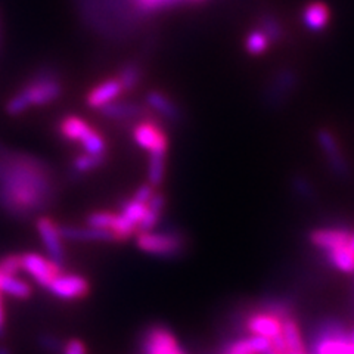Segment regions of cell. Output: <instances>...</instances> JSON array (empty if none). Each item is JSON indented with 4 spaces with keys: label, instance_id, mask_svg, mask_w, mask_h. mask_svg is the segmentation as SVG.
I'll return each instance as SVG.
<instances>
[{
    "label": "cell",
    "instance_id": "cell-1",
    "mask_svg": "<svg viewBox=\"0 0 354 354\" xmlns=\"http://www.w3.org/2000/svg\"><path fill=\"white\" fill-rule=\"evenodd\" d=\"M57 185L49 165L27 153L0 155V208L27 218L55 199Z\"/></svg>",
    "mask_w": 354,
    "mask_h": 354
},
{
    "label": "cell",
    "instance_id": "cell-2",
    "mask_svg": "<svg viewBox=\"0 0 354 354\" xmlns=\"http://www.w3.org/2000/svg\"><path fill=\"white\" fill-rule=\"evenodd\" d=\"M62 95V83L57 70L41 68L9 99L6 111L9 115H19L30 106H43L57 101Z\"/></svg>",
    "mask_w": 354,
    "mask_h": 354
},
{
    "label": "cell",
    "instance_id": "cell-3",
    "mask_svg": "<svg viewBox=\"0 0 354 354\" xmlns=\"http://www.w3.org/2000/svg\"><path fill=\"white\" fill-rule=\"evenodd\" d=\"M136 242L142 251L162 259H174L186 248V239L177 230L139 232Z\"/></svg>",
    "mask_w": 354,
    "mask_h": 354
},
{
    "label": "cell",
    "instance_id": "cell-4",
    "mask_svg": "<svg viewBox=\"0 0 354 354\" xmlns=\"http://www.w3.org/2000/svg\"><path fill=\"white\" fill-rule=\"evenodd\" d=\"M283 320L285 319L279 317L278 315L269 312L268 308L259 306L243 316L242 325L250 335H259L272 341L282 334Z\"/></svg>",
    "mask_w": 354,
    "mask_h": 354
},
{
    "label": "cell",
    "instance_id": "cell-5",
    "mask_svg": "<svg viewBox=\"0 0 354 354\" xmlns=\"http://www.w3.org/2000/svg\"><path fill=\"white\" fill-rule=\"evenodd\" d=\"M21 269L36 281L44 290L62 273V264L41 257L40 254H21Z\"/></svg>",
    "mask_w": 354,
    "mask_h": 354
},
{
    "label": "cell",
    "instance_id": "cell-6",
    "mask_svg": "<svg viewBox=\"0 0 354 354\" xmlns=\"http://www.w3.org/2000/svg\"><path fill=\"white\" fill-rule=\"evenodd\" d=\"M133 140L149 153L167 152V135L162 127L152 118H142V121L133 127Z\"/></svg>",
    "mask_w": 354,
    "mask_h": 354
},
{
    "label": "cell",
    "instance_id": "cell-7",
    "mask_svg": "<svg viewBox=\"0 0 354 354\" xmlns=\"http://www.w3.org/2000/svg\"><path fill=\"white\" fill-rule=\"evenodd\" d=\"M142 354H186L173 332L165 326L153 325L143 332Z\"/></svg>",
    "mask_w": 354,
    "mask_h": 354
},
{
    "label": "cell",
    "instance_id": "cell-8",
    "mask_svg": "<svg viewBox=\"0 0 354 354\" xmlns=\"http://www.w3.org/2000/svg\"><path fill=\"white\" fill-rule=\"evenodd\" d=\"M48 291L61 300H77V298H82L88 292V282L80 274H66L62 272L49 285Z\"/></svg>",
    "mask_w": 354,
    "mask_h": 354
},
{
    "label": "cell",
    "instance_id": "cell-9",
    "mask_svg": "<svg viewBox=\"0 0 354 354\" xmlns=\"http://www.w3.org/2000/svg\"><path fill=\"white\" fill-rule=\"evenodd\" d=\"M36 227L44 248H46V251L49 252L50 260L62 264L65 259V251L62 247L59 225L55 223L50 217H40L37 220Z\"/></svg>",
    "mask_w": 354,
    "mask_h": 354
},
{
    "label": "cell",
    "instance_id": "cell-10",
    "mask_svg": "<svg viewBox=\"0 0 354 354\" xmlns=\"http://www.w3.org/2000/svg\"><path fill=\"white\" fill-rule=\"evenodd\" d=\"M317 138H319L320 148H322L324 153L326 155L328 162L332 167V170H334V173L338 176H342V177L347 176L350 171L348 162L346 161L344 155H342L341 147H339L338 140L335 139V136L332 135L330 131L322 129V130H319Z\"/></svg>",
    "mask_w": 354,
    "mask_h": 354
},
{
    "label": "cell",
    "instance_id": "cell-11",
    "mask_svg": "<svg viewBox=\"0 0 354 354\" xmlns=\"http://www.w3.org/2000/svg\"><path fill=\"white\" fill-rule=\"evenodd\" d=\"M270 351L272 344L268 338L248 335L225 342L218 354H269Z\"/></svg>",
    "mask_w": 354,
    "mask_h": 354
},
{
    "label": "cell",
    "instance_id": "cell-12",
    "mask_svg": "<svg viewBox=\"0 0 354 354\" xmlns=\"http://www.w3.org/2000/svg\"><path fill=\"white\" fill-rule=\"evenodd\" d=\"M123 93V86H121L118 77H111L96 84L86 96V104L91 108L101 109L102 106L114 102L115 99Z\"/></svg>",
    "mask_w": 354,
    "mask_h": 354
},
{
    "label": "cell",
    "instance_id": "cell-13",
    "mask_svg": "<svg viewBox=\"0 0 354 354\" xmlns=\"http://www.w3.org/2000/svg\"><path fill=\"white\" fill-rule=\"evenodd\" d=\"M58 130H59V136L64 140L80 143V145H83L84 140L91 136L96 129L92 127L84 118L79 115H66L61 118Z\"/></svg>",
    "mask_w": 354,
    "mask_h": 354
},
{
    "label": "cell",
    "instance_id": "cell-14",
    "mask_svg": "<svg viewBox=\"0 0 354 354\" xmlns=\"http://www.w3.org/2000/svg\"><path fill=\"white\" fill-rule=\"evenodd\" d=\"M353 232L347 229H337V227H329V229H317L310 234V241L315 247L324 250L325 252L329 250H334L342 243L348 242Z\"/></svg>",
    "mask_w": 354,
    "mask_h": 354
},
{
    "label": "cell",
    "instance_id": "cell-15",
    "mask_svg": "<svg viewBox=\"0 0 354 354\" xmlns=\"http://www.w3.org/2000/svg\"><path fill=\"white\" fill-rule=\"evenodd\" d=\"M59 232L62 239H71V241H104V242H113L117 241L113 232L102 230V229H93V227H79V226H59Z\"/></svg>",
    "mask_w": 354,
    "mask_h": 354
},
{
    "label": "cell",
    "instance_id": "cell-16",
    "mask_svg": "<svg viewBox=\"0 0 354 354\" xmlns=\"http://www.w3.org/2000/svg\"><path fill=\"white\" fill-rule=\"evenodd\" d=\"M282 337L288 354H306L307 348L301 335L300 325H298L295 316L288 317L282 322Z\"/></svg>",
    "mask_w": 354,
    "mask_h": 354
},
{
    "label": "cell",
    "instance_id": "cell-17",
    "mask_svg": "<svg viewBox=\"0 0 354 354\" xmlns=\"http://www.w3.org/2000/svg\"><path fill=\"white\" fill-rule=\"evenodd\" d=\"M295 83V74L292 71H282L281 74L276 75L268 91L270 104H281L283 97L294 91Z\"/></svg>",
    "mask_w": 354,
    "mask_h": 354
},
{
    "label": "cell",
    "instance_id": "cell-18",
    "mask_svg": "<svg viewBox=\"0 0 354 354\" xmlns=\"http://www.w3.org/2000/svg\"><path fill=\"white\" fill-rule=\"evenodd\" d=\"M304 24L313 31L322 30L330 19L329 8L324 2H312L308 3L303 12Z\"/></svg>",
    "mask_w": 354,
    "mask_h": 354
},
{
    "label": "cell",
    "instance_id": "cell-19",
    "mask_svg": "<svg viewBox=\"0 0 354 354\" xmlns=\"http://www.w3.org/2000/svg\"><path fill=\"white\" fill-rule=\"evenodd\" d=\"M147 102L153 111H157V113L161 114L164 118L171 120V121H177L180 118L179 108H177V105L167 95L157 91L149 92L147 96Z\"/></svg>",
    "mask_w": 354,
    "mask_h": 354
},
{
    "label": "cell",
    "instance_id": "cell-20",
    "mask_svg": "<svg viewBox=\"0 0 354 354\" xmlns=\"http://www.w3.org/2000/svg\"><path fill=\"white\" fill-rule=\"evenodd\" d=\"M101 114L109 120L140 118L143 114V108L140 105L129 102H111L101 108Z\"/></svg>",
    "mask_w": 354,
    "mask_h": 354
},
{
    "label": "cell",
    "instance_id": "cell-21",
    "mask_svg": "<svg viewBox=\"0 0 354 354\" xmlns=\"http://www.w3.org/2000/svg\"><path fill=\"white\" fill-rule=\"evenodd\" d=\"M0 291L15 298H28L31 295V286L17 276H8L0 273Z\"/></svg>",
    "mask_w": 354,
    "mask_h": 354
},
{
    "label": "cell",
    "instance_id": "cell-22",
    "mask_svg": "<svg viewBox=\"0 0 354 354\" xmlns=\"http://www.w3.org/2000/svg\"><path fill=\"white\" fill-rule=\"evenodd\" d=\"M147 209H148L147 204L139 203V201H136V199L131 198V199H126V201L121 203L120 214L123 216L129 221V223L135 226L136 232H138L140 221L143 220V217H145V214H147Z\"/></svg>",
    "mask_w": 354,
    "mask_h": 354
},
{
    "label": "cell",
    "instance_id": "cell-23",
    "mask_svg": "<svg viewBox=\"0 0 354 354\" xmlns=\"http://www.w3.org/2000/svg\"><path fill=\"white\" fill-rule=\"evenodd\" d=\"M118 80L123 86V92H130L135 88L142 79V70L136 64H126L118 73Z\"/></svg>",
    "mask_w": 354,
    "mask_h": 354
},
{
    "label": "cell",
    "instance_id": "cell-24",
    "mask_svg": "<svg viewBox=\"0 0 354 354\" xmlns=\"http://www.w3.org/2000/svg\"><path fill=\"white\" fill-rule=\"evenodd\" d=\"M270 43L272 41L269 40V37L266 36L260 28H256V30H252L250 35L247 36L245 48H247L250 55H254V57H257V55H261L263 52L268 50Z\"/></svg>",
    "mask_w": 354,
    "mask_h": 354
},
{
    "label": "cell",
    "instance_id": "cell-25",
    "mask_svg": "<svg viewBox=\"0 0 354 354\" xmlns=\"http://www.w3.org/2000/svg\"><path fill=\"white\" fill-rule=\"evenodd\" d=\"M106 157H96V155H88V153H82L77 155L73 161V170L77 174H83V173H88L105 162Z\"/></svg>",
    "mask_w": 354,
    "mask_h": 354
},
{
    "label": "cell",
    "instance_id": "cell-26",
    "mask_svg": "<svg viewBox=\"0 0 354 354\" xmlns=\"http://www.w3.org/2000/svg\"><path fill=\"white\" fill-rule=\"evenodd\" d=\"M164 171H165V153H149V169H148L149 185L152 186L161 185Z\"/></svg>",
    "mask_w": 354,
    "mask_h": 354
},
{
    "label": "cell",
    "instance_id": "cell-27",
    "mask_svg": "<svg viewBox=\"0 0 354 354\" xmlns=\"http://www.w3.org/2000/svg\"><path fill=\"white\" fill-rule=\"evenodd\" d=\"M266 36L269 37V40L273 41H278L282 39L283 36V30L281 22L276 19L273 15L269 14H264L260 17V27H259Z\"/></svg>",
    "mask_w": 354,
    "mask_h": 354
},
{
    "label": "cell",
    "instance_id": "cell-28",
    "mask_svg": "<svg viewBox=\"0 0 354 354\" xmlns=\"http://www.w3.org/2000/svg\"><path fill=\"white\" fill-rule=\"evenodd\" d=\"M115 217H117V214L111 213V212H95V213L87 216L86 223L88 227L111 232V229H113V226H114Z\"/></svg>",
    "mask_w": 354,
    "mask_h": 354
},
{
    "label": "cell",
    "instance_id": "cell-29",
    "mask_svg": "<svg viewBox=\"0 0 354 354\" xmlns=\"http://www.w3.org/2000/svg\"><path fill=\"white\" fill-rule=\"evenodd\" d=\"M21 254H10L0 260V273L8 276H17L21 272Z\"/></svg>",
    "mask_w": 354,
    "mask_h": 354
},
{
    "label": "cell",
    "instance_id": "cell-30",
    "mask_svg": "<svg viewBox=\"0 0 354 354\" xmlns=\"http://www.w3.org/2000/svg\"><path fill=\"white\" fill-rule=\"evenodd\" d=\"M40 346L50 353H58L62 350V346L59 344V339L52 335H43L40 338Z\"/></svg>",
    "mask_w": 354,
    "mask_h": 354
},
{
    "label": "cell",
    "instance_id": "cell-31",
    "mask_svg": "<svg viewBox=\"0 0 354 354\" xmlns=\"http://www.w3.org/2000/svg\"><path fill=\"white\" fill-rule=\"evenodd\" d=\"M153 192L155 191H153L152 185H143L135 192V195H133V199H136V201L143 203V204H148V201L151 199V196L153 195Z\"/></svg>",
    "mask_w": 354,
    "mask_h": 354
},
{
    "label": "cell",
    "instance_id": "cell-32",
    "mask_svg": "<svg viewBox=\"0 0 354 354\" xmlns=\"http://www.w3.org/2000/svg\"><path fill=\"white\" fill-rule=\"evenodd\" d=\"M64 354H86L84 344L79 339H71L62 347Z\"/></svg>",
    "mask_w": 354,
    "mask_h": 354
},
{
    "label": "cell",
    "instance_id": "cell-33",
    "mask_svg": "<svg viewBox=\"0 0 354 354\" xmlns=\"http://www.w3.org/2000/svg\"><path fill=\"white\" fill-rule=\"evenodd\" d=\"M2 292V291H0ZM5 332V312H3V303H2V295H0V337L3 335Z\"/></svg>",
    "mask_w": 354,
    "mask_h": 354
},
{
    "label": "cell",
    "instance_id": "cell-34",
    "mask_svg": "<svg viewBox=\"0 0 354 354\" xmlns=\"http://www.w3.org/2000/svg\"><path fill=\"white\" fill-rule=\"evenodd\" d=\"M351 307L354 308V282H353V288H351Z\"/></svg>",
    "mask_w": 354,
    "mask_h": 354
},
{
    "label": "cell",
    "instance_id": "cell-35",
    "mask_svg": "<svg viewBox=\"0 0 354 354\" xmlns=\"http://www.w3.org/2000/svg\"><path fill=\"white\" fill-rule=\"evenodd\" d=\"M0 354H10V353H9V350H8V348H5V347H0Z\"/></svg>",
    "mask_w": 354,
    "mask_h": 354
},
{
    "label": "cell",
    "instance_id": "cell-36",
    "mask_svg": "<svg viewBox=\"0 0 354 354\" xmlns=\"http://www.w3.org/2000/svg\"><path fill=\"white\" fill-rule=\"evenodd\" d=\"M350 339H351V342H353V346H354V328L350 330Z\"/></svg>",
    "mask_w": 354,
    "mask_h": 354
},
{
    "label": "cell",
    "instance_id": "cell-37",
    "mask_svg": "<svg viewBox=\"0 0 354 354\" xmlns=\"http://www.w3.org/2000/svg\"><path fill=\"white\" fill-rule=\"evenodd\" d=\"M192 2H201V0H192Z\"/></svg>",
    "mask_w": 354,
    "mask_h": 354
},
{
    "label": "cell",
    "instance_id": "cell-38",
    "mask_svg": "<svg viewBox=\"0 0 354 354\" xmlns=\"http://www.w3.org/2000/svg\"><path fill=\"white\" fill-rule=\"evenodd\" d=\"M269 354H279V353H273V351H270V353H269Z\"/></svg>",
    "mask_w": 354,
    "mask_h": 354
},
{
    "label": "cell",
    "instance_id": "cell-39",
    "mask_svg": "<svg viewBox=\"0 0 354 354\" xmlns=\"http://www.w3.org/2000/svg\"><path fill=\"white\" fill-rule=\"evenodd\" d=\"M306 354H307V353H306Z\"/></svg>",
    "mask_w": 354,
    "mask_h": 354
}]
</instances>
